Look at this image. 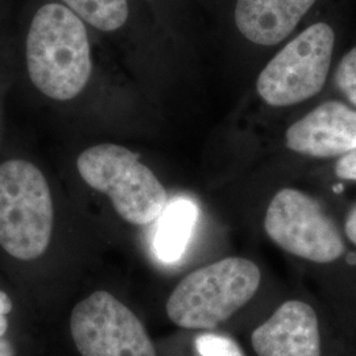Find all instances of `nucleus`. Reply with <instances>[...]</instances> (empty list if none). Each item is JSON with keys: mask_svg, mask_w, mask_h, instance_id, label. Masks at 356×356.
<instances>
[{"mask_svg": "<svg viewBox=\"0 0 356 356\" xmlns=\"http://www.w3.org/2000/svg\"><path fill=\"white\" fill-rule=\"evenodd\" d=\"M32 83L54 101H70L86 88L92 64L86 26L66 6L45 4L33 16L26 38Z\"/></svg>", "mask_w": 356, "mask_h": 356, "instance_id": "f257e3e1", "label": "nucleus"}, {"mask_svg": "<svg viewBox=\"0 0 356 356\" xmlns=\"http://www.w3.org/2000/svg\"><path fill=\"white\" fill-rule=\"evenodd\" d=\"M260 280V269L254 261L222 259L181 281L168 298L166 314L184 329H214L254 297Z\"/></svg>", "mask_w": 356, "mask_h": 356, "instance_id": "f03ea898", "label": "nucleus"}, {"mask_svg": "<svg viewBox=\"0 0 356 356\" xmlns=\"http://www.w3.org/2000/svg\"><path fill=\"white\" fill-rule=\"evenodd\" d=\"M51 189L38 166L26 160L0 165V245L19 260H33L51 243Z\"/></svg>", "mask_w": 356, "mask_h": 356, "instance_id": "7ed1b4c3", "label": "nucleus"}, {"mask_svg": "<svg viewBox=\"0 0 356 356\" xmlns=\"http://www.w3.org/2000/svg\"><path fill=\"white\" fill-rule=\"evenodd\" d=\"M76 169L90 188L110 197L116 213L131 225H151L165 210L163 184L136 153L122 145L90 147L78 156Z\"/></svg>", "mask_w": 356, "mask_h": 356, "instance_id": "20e7f679", "label": "nucleus"}, {"mask_svg": "<svg viewBox=\"0 0 356 356\" xmlns=\"http://www.w3.org/2000/svg\"><path fill=\"white\" fill-rule=\"evenodd\" d=\"M335 33L327 23L307 26L261 70L257 94L273 107L305 102L323 89L330 70Z\"/></svg>", "mask_w": 356, "mask_h": 356, "instance_id": "39448f33", "label": "nucleus"}, {"mask_svg": "<svg viewBox=\"0 0 356 356\" xmlns=\"http://www.w3.org/2000/svg\"><path fill=\"white\" fill-rule=\"evenodd\" d=\"M264 229L288 254L326 264L344 252L342 236L317 201L302 191L282 189L268 206Z\"/></svg>", "mask_w": 356, "mask_h": 356, "instance_id": "423d86ee", "label": "nucleus"}, {"mask_svg": "<svg viewBox=\"0 0 356 356\" xmlns=\"http://www.w3.org/2000/svg\"><path fill=\"white\" fill-rule=\"evenodd\" d=\"M70 332L82 356H157L140 319L104 291L74 306Z\"/></svg>", "mask_w": 356, "mask_h": 356, "instance_id": "0eeeda50", "label": "nucleus"}, {"mask_svg": "<svg viewBox=\"0 0 356 356\" xmlns=\"http://www.w3.org/2000/svg\"><path fill=\"white\" fill-rule=\"evenodd\" d=\"M286 147L312 157L343 156L356 148V111L343 103H322L288 128Z\"/></svg>", "mask_w": 356, "mask_h": 356, "instance_id": "6e6552de", "label": "nucleus"}, {"mask_svg": "<svg viewBox=\"0 0 356 356\" xmlns=\"http://www.w3.org/2000/svg\"><path fill=\"white\" fill-rule=\"evenodd\" d=\"M259 356H321L318 319L302 301H288L252 332Z\"/></svg>", "mask_w": 356, "mask_h": 356, "instance_id": "1a4fd4ad", "label": "nucleus"}, {"mask_svg": "<svg viewBox=\"0 0 356 356\" xmlns=\"http://www.w3.org/2000/svg\"><path fill=\"white\" fill-rule=\"evenodd\" d=\"M317 0H236L235 24L248 41L273 47L291 36Z\"/></svg>", "mask_w": 356, "mask_h": 356, "instance_id": "9d476101", "label": "nucleus"}, {"mask_svg": "<svg viewBox=\"0 0 356 356\" xmlns=\"http://www.w3.org/2000/svg\"><path fill=\"white\" fill-rule=\"evenodd\" d=\"M198 209L191 200L179 198L166 204L164 213L159 218L154 235V252L164 263H175L184 254L191 232L197 222Z\"/></svg>", "mask_w": 356, "mask_h": 356, "instance_id": "9b49d317", "label": "nucleus"}, {"mask_svg": "<svg viewBox=\"0 0 356 356\" xmlns=\"http://www.w3.org/2000/svg\"><path fill=\"white\" fill-rule=\"evenodd\" d=\"M90 26L113 32L126 24L129 8L127 0H61Z\"/></svg>", "mask_w": 356, "mask_h": 356, "instance_id": "f8f14e48", "label": "nucleus"}, {"mask_svg": "<svg viewBox=\"0 0 356 356\" xmlns=\"http://www.w3.org/2000/svg\"><path fill=\"white\" fill-rule=\"evenodd\" d=\"M195 350L201 356H245L234 339L218 334H202L195 339Z\"/></svg>", "mask_w": 356, "mask_h": 356, "instance_id": "ddd939ff", "label": "nucleus"}, {"mask_svg": "<svg viewBox=\"0 0 356 356\" xmlns=\"http://www.w3.org/2000/svg\"><path fill=\"white\" fill-rule=\"evenodd\" d=\"M335 82L344 97L356 107V47L338 65Z\"/></svg>", "mask_w": 356, "mask_h": 356, "instance_id": "4468645a", "label": "nucleus"}, {"mask_svg": "<svg viewBox=\"0 0 356 356\" xmlns=\"http://www.w3.org/2000/svg\"><path fill=\"white\" fill-rule=\"evenodd\" d=\"M337 176L342 179L356 181V148L343 154L337 165H335Z\"/></svg>", "mask_w": 356, "mask_h": 356, "instance_id": "2eb2a0df", "label": "nucleus"}, {"mask_svg": "<svg viewBox=\"0 0 356 356\" xmlns=\"http://www.w3.org/2000/svg\"><path fill=\"white\" fill-rule=\"evenodd\" d=\"M13 300L8 297L7 293L0 291V338L8 330V321L7 314L13 310Z\"/></svg>", "mask_w": 356, "mask_h": 356, "instance_id": "dca6fc26", "label": "nucleus"}, {"mask_svg": "<svg viewBox=\"0 0 356 356\" xmlns=\"http://www.w3.org/2000/svg\"><path fill=\"white\" fill-rule=\"evenodd\" d=\"M346 234L348 239L356 244V206L348 213L346 219Z\"/></svg>", "mask_w": 356, "mask_h": 356, "instance_id": "f3484780", "label": "nucleus"}, {"mask_svg": "<svg viewBox=\"0 0 356 356\" xmlns=\"http://www.w3.org/2000/svg\"><path fill=\"white\" fill-rule=\"evenodd\" d=\"M0 356H15L13 344L4 338H0Z\"/></svg>", "mask_w": 356, "mask_h": 356, "instance_id": "a211bd4d", "label": "nucleus"}]
</instances>
